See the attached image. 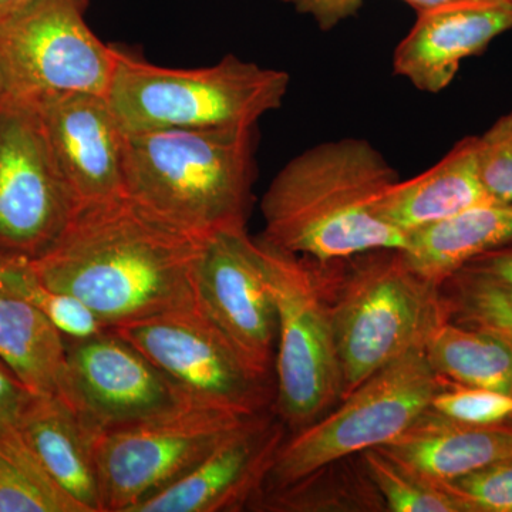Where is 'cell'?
I'll return each instance as SVG.
<instances>
[{"label": "cell", "mask_w": 512, "mask_h": 512, "mask_svg": "<svg viewBox=\"0 0 512 512\" xmlns=\"http://www.w3.org/2000/svg\"><path fill=\"white\" fill-rule=\"evenodd\" d=\"M92 433L170 416L197 406L163 370L113 329L66 339L59 392Z\"/></svg>", "instance_id": "7c38bea8"}, {"label": "cell", "mask_w": 512, "mask_h": 512, "mask_svg": "<svg viewBox=\"0 0 512 512\" xmlns=\"http://www.w3.org/2000/svg\"><path fill=\"white\" fill-rule=\"evenodd\" d=\"M444 386L424 349L399 357L343 397L338 407L286 437L261 491L286 487L320 467L387 446L430 409Z\"/></svg>", "instance_id": "8992f818"}, {"label": "cell", "mask_w": 512, "mask_h": 512, "mask_svg": "<svg viewBox=\"0 0 512 512\" xmlns=\"http://www.w3.org/2000/svg\"><path fill=\"white\" fill-rule=\"evenodd\" d=\"M512 244V202H488L407 235V264L443 284L471 259Z\"/></svg>", "instance_id": "ffe728a7"}, {"label": "cell", "mask_w": 512, "mask_h": 512, "mask_svg": "<svg viewBox=\"0 0 512 512\" xmlns=\"http://www.w3.org/2000/svg\"><path fill=\"white\" fill-rule=\"evenodd\" d=\"M32 101L77 207L126 195L124 131L107 97L70 92Z\"/></svg>", "instance_id": "5bb4252c"}, {"label": "cell", "mask_w": 512, "mask_h": 512, "mask_svg": "<svg viewBox=\"0 0 512 512\" xmlns=\"http://www.w3.org/2000/svg\"><path fill=\"white\" fill-rule=\"evenodd\" d=\"M399 180L379 150L363 138L308 148L276 174L261 210L262 241L318 262L377 249L406 248L407 237L380 218V198Z\"/></svg>", "instance_id": "7a4b0ae2"}, {"label": "cell", "mask_w": 512, "mask_h": 512, "mask_svg": "<svg viewBox=\"0 0 512 512\" xmlns=\"http://www.w3.org/2000/svg\"><path fill=\"white\" fill-rule=\"evenodd\" d=\"M22 2L23 0H0V16L5 15Z\"/></svg>", "instance_id": "d6a6232c"}, {"label": "cell", "mask_w": 512, "mask_h": 512, "mask_svg": "<svg viewBox=\"0 0 512 512\" xmlns=\"http://www.w3.org/2000/svg\"><path fill=\"white\" fill-rule=\"evenodd\" d=\"M77 210L32 100L0 97V252L35 261Z\"/></svg>", "instance_id": "30bf717a"}, {"label": "cell", "mask_w": 512, "mask_h": 512, "mask_svg": "<svg viewBox=\"0 0 512 512\" xmlns=\"http://www.w3.org/2000/svg\"><path fill=\"white\" fill-rule=\"evenodd\" d=\"M262 244L278 312L272 407L295 433L342 400V372L318 264Z\"/></svg>", "instance_id": "52a82bcc"}, {"label": "cell", "mask_w": 512, "mask_h": 512, "mask_svg": "<svg viewBox=\"0 0 512 512\" xmlns=\"http://www.w3.org/2000/svg\"><path fill=\"white\" fill-rule=\"evenodd\" d=\"M255 147V127L124 133L126 194L200 237L247 228Z\"/></svg>", "instance_id": "3957f363"}, {"label": "cell", "mask_w": 512, "mask_h": 512, "mask_svg": "<svg viewBox=\"0 0 512 512\" xmlns=\"http://www.w3.org/2000/svg\"><path fill=\"white\" fill-rule=\"evenodd\" d=\"M89 0H23L0 16L3 94L37 100L57 93L106 96L114 46L86 20Z\"/></svg>", "instance_id": "ba28073f"}, {"label": "cell", "mask_w": 512, "mask_h": 512, "mask_svg": "<svg viewBox=\"0 0 512 512\" xmlns=\"http://www.w3.org/2000/svg\"><path fill=\"white\" fill-rule=\"evenodd\" d=\"M248 510L272 512H382V495L367 476L362 461L352 457L318 468L276 490L259 491Z\"/></svg>", "instance_id": "603a6c76"}, {"label": "cell", "mask_w": 512, "mask_h": 512, "mask_svg": "<svg viewBox=\"0 0 512 512\" xmlns=\"http://www.w3.org/2000/svg\"><path fill=\"white\" fill-rule=\"evenodd\" d=\"M424 353L441 379L512 396V339L497 330L447 319Z\"/></svg>", "instance_id": "44dd1931"}, {"label": "cell", "mask_w": 512, "mask_h": 512, "mask_svg": "<svg viewBox=\"0 0 512 512\" xmlns=\"http://www.w3.org/2000/svg\"><path fill=\"white\" fill-rule=\"evenodd\" d=\"M207 239L126 194L77 207L59 241L32 265L47 286L80 299L114 328L195 305Z\"/></svg>", "instance_id": "6da1fadb"}, {"label": "cell", "mask_w": 512, "mask_h": 512, "mask_svg": "<svg viewBox=\"0 0 512 512\" xmlns=\"http://www.w3.org/2000/svg\"><path fill=\"white\" fill-rule=\"evenodd\" d=\"M316 264L338 350L342 399L384 366L424 349L447 320L440 286L417 274L400 249Z\"/></svg>", "instance_id": "277c9868"}, {"label": "cell", "mask_w": 512, "mask_h": 512, "mask_svg": "<svg viewBox=\"0 0 512 512\" xmlns=\"http://www.w3.org/2000/svg\"><path fill=\"white\" fill-rule=\"evenodd\" d=\"M491 3H501V5H507L512 8V0H488Z\"/></svg>", "instance_id": "836d02e7"}, {"label": "cell", "mask_w": 512, "mask_h": 512, "mask_svg": "<svg viewBox=\"0 0 512 512\" xmlns=\"http://www.w3.org/2000/svg\"><path fill=\"white\" fill-rule=\"evenodd\" d=\"M477 157L490 197L495 202H512V113L477 136Z\"/></svg>", "instance_id": "f1b7e54d"}, {"label": "cell", "mask_w": 512, "mask_h": 512, "mask_svg": "<svg viewBox=\"0 0 512 512\" xmlns=\"http://www.w3.org/2000/svg\"><path fill=\"white\" fill-rule=\"evenodd\" d=\"M291 5L303 15L311 16L322 30L336 28L356 15L363 0H278Z\"/></svg>", "instance_id": "f546056e"}, {"label": "cell", "mask_w": 512, "mask_h": 512, "mask_svg": "<svg viewBox=\"0 0 512 512\" xmlns=\"http://www.w3.org/2000/svg\"><path fill=\"white\" fill-rule=\"evenodd\" d=\"M382 448L417 473L443 483L512 458V429L461 423L430 407Z\"/></svg>", "instance_id": "ac0fdd59"}, {"label": "cell", "mask_w": 512, "mask_h": 512, "mask_svg": "<svg viewBox=\"0 0 512 512\" xmlns=\"http://www.w3.org/2000/svg\"><path fill=\"white\" fill-rule=\"evenodd\" d=\"M16 424L60 488L84 511L101 512L94 433L72 407L57 394L35 393Z\"/></svg>", "instance_id": "d6986e66"}, {"label": "cell", "mask_w": 512, "mask_h": 512, "mask_svg": "<svg viewBox=\"0 0 512 512\" xmlns=\"http://www.w3.org/2000/svg\"><path fill=\"white\" fill-rule=\"evenodd\" d=\"M494 202L481 180L477 137H467L429 170L390 185L379 201L380 218L404 235Z\"/></svg>", "instance_id": "e0dca14e"}, {"label": "cell", "mask_w": 512, "mask_h": 512, "mask_svg": "<svg viewBox=\"0 0 512 512\" xmlns=\"http://www.w3.org/2000/svg\"><path fill=\"white\" fill-rule=\"evenodd\" d=\"M511 29L512 8L501 3H458L420 12L394 50V73L420 92L439 94L453 82L464 60Z\"/></svg>", "instance_id": "2e32d148"}, {"label": "cell", "mask_w": 512, "mask_h": 512, "mask_svg": "<svg viewBox=\"0 0 512 512\" xmlns=\"http://www.w3.org/2000/svg\"><path fill=\"white\" fill-rule=\"evenodd\" d=\"M0 512H86L47 473L18 424L0 421Z\"/></svg>", "instance_id": "d4e9b609"}, {"label": "cell", "mask_w": 512, "mask_h": 512, "mask_svg": "<svg viewBox=\"0 0 512 512\" xmlns=\"http://www.w3.org/2000/svg\"><path fill=\"white\" fill-rule=\"evenodd\" d=\"M286 431L275 414H256L185 476L138 505L134 512L248 510L264 487Z\"/></svg>", "instance_id": "9a60e30c"}, {"label": "cell", "mask_w": 512, "mask_h": 512, "mask_svg": "<svg viewBox=\"0 0 512 512\" xmlns=\"http://www.w3.org/2000/svg\"><path fill=\"white\" fill-rule=\"evenodd\" d=\"M0 359L37 394H57L66 339L30 303L0 289Z\"/></svg>", "instance_id": "7402d4cb"}, {"label": "cell", "mask_w": 512, "mask_h": 512, "mask_svg": "<svg viewBox=\"0 0 512 512\" xmlns=\"http://www.w3.org/2000/svg\"><path fill=\"white\" fill-rule=\"evenodd\" d=\"M404 2L416 9L417 13H420L426 12V10L444 8V6L458 5V3L488 2V0H404Z\"/></svg>", "instance_id": "1f68e13d"}, {"label": "cell", "mask_w": 512, "mask_h": 512, "mask_svg": "<svg viewBox=\"0 0 512 512\" xmlns=\"http://www.w3.org/2000/svg\"><path fill=\"white\" fill-rule=\"evenodd\" d=\"M254 416L190 406L163 419L94 434L101 512L136 511Z\"/></svg>", "instance_id": "9c48e42d"}, {"label": "cell", "mask_w": 512, "mask_h": 512, "mask_svg": "<svg viewBox=\"0 0 512 512\" xmlns=\"http://www.w3.org/2000/svg\"><path fill=\"white\" fill-rule=\"evenodd\" d=\"M447 319L512 339V244L471 259L440 284Z\"/></svg>", "instance_id": "cb8c5ba5"}, {"label": "cell", "mask_w": 512, "mask_h": 512, "mask_svg": "<svg viewBox=\"0 0 512 512\" xmlns=\"http://www.w3.org/2000/svg\"><path fill=\"white\" fill-rule=\"evenodd\" d=\"M367 476L382 495L389 512H468L440 484L407 467L384 448L359 454Z\"/></svg>", "instance_id": "484cf974"}, {"label": "cell", "mask_w": 512, "mask_h": 512, "mask_svg": "<svg viewBox=\"0 0 512 512\" xmlns=\"http://www.w3.org/2000/svg\"><path fill=\"white\" fill-rule=\"evenodd\" d=\"M198 308L259 376L271 379L278 312L265 247L247 228L222 231L205 242L198 266Z\"/></svg>", "instance_id": "4fadbf2b"}, {"label": "cell", "mask_w": 512, "mask_h": 512, "mask_svg": "<svg viewBox=\"0 0 512 512\" xmlns=\"http://www.w3.org/2000/svg\"><path fill=\"white\" fill-rule=\"evenodd\" d=\"M110 329L141 350L197 406L259 414L274 404L271 379L247 365L197 303Z\"/></svg>", "instance_id": "8fae6325"}, {"label": "cell", "mask_w": 512, "mask_h": 512, "mask_svg": "<svg viewBox=\"0 0 512 512\" xmlns=\"http://www.w3.org/2000/svg\"><path fill=\"white\" fill-rule=\"evenodd\" d=\"M3 93V84H2V77H0V97H2Z\"/></svg>", "instance_id": "e575fe53"}, {"label": "cell", "mask_w": 512, "mask_h": 512, "mask_svg": "<svg viewBox=\"0 0 512 512\" xmlns=\"http://www.w3.org/2000/svg\"><path fill=\"white\" fill-rule=\"evenodd\" d=\"M33 394L12 367L0 359V421L18 423Z\"/></svg>", "instance_id": "4dcf8cb0"}, {"label": "cell", "mask_w": 512, "mask_h": 512, "mask_svg": "<svg viewBox=\"0 0 512 512\" xmlns=\"http://www.w3.org/2000/svg\"><path fill=\"white\" fill-rule=\"evenodd\" d=\"M289 74L237 56L200 69L157 66L114 47L106 97L124 133L173 128L256 127L281 109Z\"/></svg>", "instance_id": "5b68a950"}, {"label": "cell", "mask_w": 512, "mask_h": 512, "mask_svg": "<svg viewBox=\"0 0 512 512\" xmlns=\"http://www.w3.org/2000/svg\"><path fill=\"white\" fill-rule=\"evenodd\" d=\"M431 409L461 423L493 426L512 416V396L454 383L436 394Z\"/></svg>", "instance_id": "83f0119b"}, {"label": "cell", "mask_w": 512, "mask_h": 512, "mask_svg": "<svg viewBox=\"0 0 512 512\" xmlns=\"http://www.w3.org/2000/svg\"><path fill=\"white\" fill-rule=\"evenodd\" d=\"M437 484L466 505L468 512H512V458Z\"/></svg>", "instance_id": "4316f807"}]
</instances>
